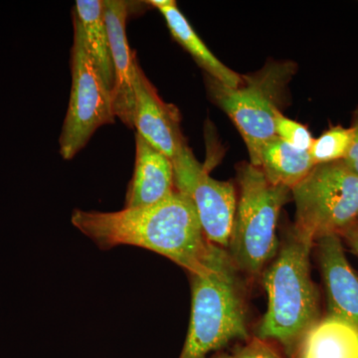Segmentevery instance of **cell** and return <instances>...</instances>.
<instances>
[{
  "label": "cell",
  "instance_id": "6da1fadb",
  "mask_svg": "<svg viewBox=\"0 0 358 358\" xmlns=\"http://www.w3.org/2000/svg\"><path fill=\"white\" fill-rule=\"evenodd\" d=\"M71 223L101 250L134 246L166 257L187 271L202 274L212 249L189 199L174 190L157 203L120 211L75 209Z\"/></svg>",
  "mask_w": 358,
  "mask_h": 358
},
{
  "label": "cell",
  "instance_id": "7a4b0ae2",
  "mask_svg": "<svg viewBox=\"0 0 358 358\" xmlns=\"http://www.w3.org/2000/svg\"><path fill=\"white\" fill-rule=\"evenodd\" d=\"M313 243L292 230L266 270L264 288L268 306L259 326V338L274 339L292 348L320 320L319 296L310 275Z\"/></svg>",
  "mask_w": 358,
  "mask_h": 358
},
{
  "label": "cell",
  "instance_id": "3957f363",
  "mask_svg": "<svg viewBox=\"0 0 358 358\" xmlns=\"http://www.w3.org/2000/svg\"><path fill=\"white\" fill-rule=\"evenodd\" d=\"M237 270L227 250L214 245L206 270L190 275L192 315L179 358H205L248 336Z\"/></svg>",
  "mask_w": 358,
  "mask_h": 358
},
{
  "label": "cell",
  "instance_id": "277c9868",
  "mask_svg": "<svg viewBox=\"0 0 358 358\" xmlns=\"http://www.w3.org/2000/svg\"><path fill=\"white\" fill-rule=\"evenodd\" d=\"M237 178L240 196L227 252L238 270L259 275L277 255L275 229L291 189L272 185L251 164H240Z\"/></svg>",
  "mask_w": 358,
  "mask_h": 358
},
{
  "label": "cell",
  "instance_id": "5b68a950",
  "mask_svg": "<svg viewBox=\"0 0 358 358\" xmlns=\"http://www.w3.org/2000/svg\"><path fill=\"white\" fill-rule=\"evenodd\" d=\"M289 63L272 64L254 76H242L243 83L230 88L207 76L212 100L234 122L248 150L250 164L258 167L263 145L275 138V119L279 105L294 74Z\"/></svg>",
  "mask_w": 358,
  "mask_h": 358
},
{
  "label": "cell",
  "instance_id": "8992f818",
  "mask_svg": "<svg viewBox=\"0 0 358 358\" xmlns=\"http://www.w3.org/2000/svg\"><path fill=\"white\" fill-rule=\"evenodd\" d=\"M296 205L294 229L313 242L343 234L358 219V176L343 162L317 164L292 188Z\"/></svg>",
  "mask_w": 358,
  "mask_h": 358
},
{
  "label": "cell",
  "instance_id": "52a82bcc",
  "mask_svg": "<svg viewBox=\"0 0 358 358\" xmlns=\"http://www.w3.org/2000/svg\"><path fill=\"white\" fill-rule=\"evenodd\" d=\"M71 71L69 106L59 140L61 157L66 160L81 152L100 127L114 124L115 117L112 91L92 62L76 28Z\"/></svg>",
  "mask_w": 358,
  "mask_h": 358
},
{
  "label": "cell",
  "instance_id": "ba28073f",
  "mask_svg": "<svg viewBox=\"0 0 358 358\" xmlns=\"http://www.w3.org/2000/svg\"><path fill=\"white\" fill-rule=\"evenodd\" d=\"M173 166L174 187L192 202L205 237L211 244L227 250L237 207L234 185L212 178L192 150Z\"/></svg>",
  "mask_w": 358,
  "mask_h": 358
},
{
  "label": "cell",
  "instance_id": "9c48e42d",
  "mask_svg": "<svg viewBox=\"0 0 358 358\" xmlns=\"http://www.w3.org/2000/svg\"><path fill=\"white\" fill-rule=\"evenodd\" d=\"M134 94L133 128H136V134L171 162L185 155L190 148L181 131L178 110L162 101L138 65L134 79Z\"/></svg>",
  "mask_w": 358,
  "mask_h": 358
},
{
  "label": "cell",
  "instance_id": "30bf717a",
  "mask_svg": "<svg viewBox=\"0 0 358 358\" xmlns=\"http://www.w3.org/2000/svg\"><path fill=\"white\" fill-rule=\"evenodd\" d=\"M103 6L114 66L115 83L112 98L115 114L124 124L133 128L136 102L134 79L138 64L129 48L127 37L129 3L124 0H103Z\"/></svg>",
  "mask_w": 358,
  "mask_h": 358
},
{
  "label": "cell",
  "instance_id": "8fae6325",
  "mask_svg": "<svg viewBox=\"0 0 358 358\" xmlns=\"http://www.w3.org/2000/svg\"><path fill=\"white\" fill-rule=\"evenodd\" d=\"M315 243L317 245L329 315L358 327V277L346 259L341 236L326 235Z\"/></svg>",
  "mask_w": 358,
  "mask_h": 358
},
{
  "label": "cell",
  "instance_id": "7c38bea8",
  "mask_svg": "<svg viewBox=\"0 0 358 358\" xmlns=\"http://www.w3.org/2000/svg\"><path fill=\"white\" fill-rule=\"evenodd\" d=\"M176 190L171 160L136 134V162L124 207L148 206Z\"/></svg>",
  "mask_w": 358,
  "mask_h": 358
},
{
  "label": "cell",
  "instance_id": "4fadbf2b",
  "mask_svg": "<svg viewBox=\"0 0 358 358\" xmlns=\"http://www.w3.org/2000/svg\"><path fill=\"white\" fill-rule=\"evenodd\" d=\"M150 6L159 9L164 15L169 31L176 42L185 49L195 62L206 72L207 76L213 78L230 88H238L243 83V78L231 70L210 50L194 31L185 16L179 10L173 0H152Z\"/></svg>",
  "mask_w": 358,
  "mask_h": 358
},
{
  "label": "cell",
  "instance_id": "5bb4252c",
  "mask_svg": "<svg viewBox=\"0 0 358 358\" xmlns=\"http://www.w3.org/2000/svg\"><path fill=\"white\" fill-rule=\"evenodd\" d=\"M73 15L87 53L112 91L115 73L103 0H77Z\"/></svg>",
  "mask_w": 358,
  "mask_h": 358
},
{
  "label": "cell",
  "instance_id": "9a60e30c",
  "mask_svg": "<svg viewBox=\"0 0 358 358\" xmlns=\"http://www.w3.org/2000/svg\"><path fill=\"white\" fill-rule=\"evenodd\" d=\"M298 348L299 358H358V327L327 315L310 327Z\"/></svg>",
  "mask_w": 358,
  "mask_h": 358
},
{
  "label": "cell",
  "instance_id": "2e32d148",
  "mask_svg": "<svg viewBox=\"0 0 358 358\" xmlns=\"http://www.w3.org/2000/svg\"><path fill=\"white\" fill-rule=\"evenodd\" d=\"M310 152L296 150L277 136L263 145L258 169L272 185L292 190L315 167Z\"/></svg>",
  "mask_w": 358,
  "mask_h": 358
},
{
  "label": "cell",
  "instance_id": "e0dca14e",
  "mask_svg": "<svg viewBox=\"0 0 358 358\" xmlns=\"http://www.w3.org/2000/svg\"><path fill=\"white\" fill-rule=\"evenodd\" d=\"M352 143V129L343 126L331 127L319 138H313L308 152L315 166L343 162L350 152Z\"/></svg>",
  "mask_w": 358,
  "mask_h": 358
},
{
  "label": "cell",
  "instance_id": "ac0fdd59",
  "mask_svg": "<svg viewBox=\"0 0 358 358\" xmlns=\"http://www.w3.org/2000/svg\"><path fill=\"white\" fill-rule=\"evenodd\" d=\"M275 134L278 138L296 150L308 152L313 145V138L307 127L289 119L282 112L275 119Z\"/></svg>",
  "mask_w": 358,
  "mask_h": 358
},
{
  "label": "cell",
  "instance_id": "d6986e66",
  "mask_svg": "<svg viewBox=\"0 0 358 358\" xmlns=\"http://www.w3.org/2000/svg\"><path fill=\"white\" fill-rule=\"evenodd\" d=\"M234 358H281L277 352L259 338L251 341L235 355Z\"/></svg>",
  "mask_w": 358,
  "mask_h": 358
},
{
  "label": "cell",
  "instance_id": "ffe728a7",
  "mask_svg": "<svg viewBox=\"0 0 358 358\" xmlns=\"http://www.w3.org/2000/svg\"><path fill=\"white\" fill-rule=\"evenodd\" d=\"M352 131V143L350 152L345 160L346 166L358 176V106L352 114V126L350 127Z\"/></svg>",
  "mask_w": 358,
  "mask_h": 358
},
{
  "label": "cell",
  "instance_id": "44dd1931",
  "mask_svg": "<svg viewBox=\"0 0 358 358\" xmlns=\"http://www.w3.org/2000/svg\"><path fill=\"white\" fill-rule=\"evenodd\" d=\"M350 245L353 253L358 257V227L357 225L352 226L350 229L346 231L343 236Z\"/></svg>",
  "mask_w": 358,
  "mask_h": 358
},
{
  "label": "cell",
  "instance_id": "7402d4cb",
  "mask_svg": "<svg viewBox=\"0 0 358 358\" xmlns=\"http://www.w3.org/2000/svg\"><path fill=\"white\" fill-rule=\"evenodd\" d=\"M216 358H234V357H228V355H224V357H219Z\"/></svg>",
  "mask_w": 358,
  "mask_h": 358
},
{
  "label": "cell",
  "instance_id": "603a6c76",
  "mask_svg": "<svg viewBox=\"0 0 358 358\" xmlns=\"http://www.w3.org/2000/svg\"><path fill=\"white\" fill-rule=\"evenodd\" d=\"M355 225H357L358 227V219H357V224H355Z\"/></svg>",
  "mask_w": 358,
  "mask_h": 358
}]
</instances>
